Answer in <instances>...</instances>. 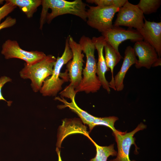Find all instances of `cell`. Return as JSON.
<instances>
[{
  "label": "cell",
  "instance_id": "cell-21",
  "mask_svg": "<svg viewBox=\"0 0 161 161\" xmlns=\"http://www.w3.org/2000/svg\"><path fill=\"white\" fill-rule=\"evenodd\" d=\"M86 2L103 7L114 6L120 8L127 0H87Z\"/></svg>",
  "mask_w": 161,
  "mask_h": 161
},
{
  "label": "cell",
  "instance_id": "cell-19",
  "mask_svg": "<svg viewBox=\"0 0 161 161\" xmlns=\"http://www.w3.org/2000/svg\"><path fill=\"white\" fill-rule=\"evenodd\" d=\"M161 0H140L137 5L143 14L155 13L160 7Z\"/></svg>",
  "mask_w": 161,
  "mask_h": 161
},
{
  "label": "cell",
  "instance_id": "cell-6",
  "mask_svg": "<svg viewBox=\"0 0 161 161\" xmlns=\"http://www.w3.org/2000/svg\"><path fill=\"white\" fill-rule=\"evenodd\" d=\"M1 53L6 59H19L25 61L28 65H32L40 62L47 55L41 51L25 50L20 47L17 41L10 39L7 40L3 44Z\"/></svg>",
  "mask_w": 161,
  "mask_h": 161
},
{
  "label": "cell",
  "instance_id": "cell-27",
  "mask_svg": "<svg viewBox=\"0 0 161 161\" xmlns=\"http://www.w3.org/2000/svg\"><path fill=\"white\" fill-rule=\"evenodd\" d=\"M4 1L3 0H0V4H3Z\"/></svg>",
  "mask_w": 161,
  "mask_h": 161
},
{
  "label": "cell",
  "instance_id": "cell-26",
  "mask_svg": "<svg viewBox=\"0 0 161 161\" xmlns=\"http://www.w3.org/2000/svg\"><path fill=\"white\" fill-rule=\"evenodd\" d=\"M56 151L58 156V161H62L60 155V151L59 148H56Z\"/></svg>",
  "mask_w": 161,
  "mask_h": 161
},
{
  "label": "cell",
  "instance_id": "cell-16",
  "mask_svg": "<svg viewBox=\"0 0 161 161\" xmlns=\"http://www.w3.org/2000/svg\"><path fill=\"white\" fill-rule=\"evenodd\" d=\"M104 49L105 52V59L108 67L111 71L112 78L109 82V86L116 90L114 86L113 71L114 68L122 58L119 52L116 51L108 42L106 41Z\"/></svg>",
  "mask_w": 161,
  "mask_h": 161
},
{
  "label": "cell",
  "instance_id": "cell-11",
  "mask_svg": "<svg viewBox=\"0 0 161 161\" xmlns=\"http://www.w3.org/2000/svg\"><path fill=\"white\" fill-rule=\"evenodd\" d=\"M76 93L74 88L68 86L60 93L61 97H56L55 100L63 103V104L58 106L59 108H69L77 114L83 123L89 126L93 123L96 117L91 115L77 106L75 100Z\"/></svg>",
  "mask_w": 161,
  "mask_h": 161
},
{
  "label": "cell",
  "instance_id": "cell-7",
  "mask_svg": "<svg viewBox=\"0 0 161 161\" xmlns=\"http://www.w3.org/2000/svg\"><path fill=\"white\" fill-rule=\"evenodd\" d=\"M69 47L72 53V59L67 64L66 68L70 83L69 85L75 89L82 79L84 55L81 47L70 35L68 37Z\"/></svg>",
  "mask_w": 161,
  "mask_h": 161
},
{
  "label": "cell",
  "instance_id": "cell-10",
  "mask_svg": "<svg viewBox=\"0 0 161 161\" xmlns=\"http://www.w3.org/2000/svg\"><path fill=\"white\" fill-rule=\"evenodd\" d=\"M102 34L106 41L118 52H119V45L126 40H129L131 42H136L143 40L142 36L136 30L131 28L126 30L114 25L112 28Z\"/></svg>",
  "mask_w": 161,
  "mask_h": 161
},
{
  "label": "cell",
  "instance_id": "cell-5",
  "mask_svg": "<svg viewBox=\"0 0 161 161\" xmlns=\"http://www.w3.org/2000/svg\"><path fill=\"white\" fill-rule=\"evenodd\" d=\"M87 10V23L89 26L104 33L113 27L112 20L120 8L114 7L89 6Z\"/></svg>",
  "mask_w": 161,
  "mask_h": 161
},
{
  "label": "cell",
  "instance_id": "cell-9",
  "mask_svg": "<svg viewBox=\"0 0 161 161\" xmlns=\"http://www.w3.org/2000/svg\"><path fill=\"white\" fill-rule=\"evenodd\" d=\"M146 126L142 123L139 124L134 130L129 133L126 131L121 132L116 130L113 132L117 144L118 152L117 157L110 161H131L129 159V154L131 145L134 144L137 148L135 143L134 134L138 131L145 129Z\"/></svg>",
  "mask_w": 161,
  "mask_h": 161
},
{
  "label": "cell",
  "instance_id": "cell-14",
  "mask_svg": "<svg viewBox=\"0 0 161 161\" xmlns=\"http://www.w3.org/2000/svg\"><path fill=\"white\" fill-rule=\"evenodd\" d=\"M92 40L98 53L97 74L101 86L109 94L110 92V89L109 82L106 79L105 74L110 69L106 65L103 53L104 47L106 41L103 36L93 37Z\"/></svg>",
  "mask_w": 161,
  "mask_h": 161
},
{
  "label": "cell",
  "instance_id": "cell-15",
  "mask_svg": "<svg viewBox=\"0 0 161 161\" xmlns=\"http://www.w3.org/2000/svg\"><path fill=\"white\" fill-rule=\"evenodd\" d=\"M137 60L133 48L130 46H127L125 51L123 62L121 68L114 76V86L116 91H121L123 89V81L126 75L130 68L136 63Z\"/></svg>",
  "mask_w": 161,
  "mask_h": 161
},
{
  "label": "cell",
  "instance_id": "cell-13",
  "mask_svg": "<svg viewBox=\"0 0 161 161\" xmlns=\"http://www.w3.org/2000/svg\"><path fill=\"white\" fill-rule=\"evenodd\" d=\"M142 27L137 31L144 41L154 48L159 57L161 56V22L150 21L145 18Z\"/></svg>",
  "mask_w": 161,
  "mask_h": 161
},
{
  "label": "cell",
  "instance_id": "cell-1",
  "mask_svg": "<svg viewBox=\"0 0 161 161\" xmlns=\"http://www.w3.org/2000/svg\"><path fill=\"white\" fill-rule=\"evenodd\" d=\"M79 44L85 54L86 60V66L83 69L82 80L75 91L76 93L82 92L87 94L96 92L102 86L97 76L95 45L92 39L84 35L80 38Z\"/></svg>",
  "mask_w": 161,
  "mask_h": 161
},
{
  "label": "cell",
  "instance_id": "cell-12",
  "mask_svg": "<svg viewBox=\"0 0 161 161\" xmlns=\"http://www.w3.org/2000/svg\"><path fill=\"white\" fill-rule=\"evenodd\" d=\"M133 49L136 56L138 58L135 64L137 69L144 67L150 69L158 58L154 48L144 41L135 42Z\"/></svg>",
  "mask_w": 161,
  "mask_h": 161
},
{
  "label": "cell",
  "instance_id": "cell-23",
  "mask_svg": "<svg viewBox=\"0 0 161 161\" xmlns=\"http://www.w3.org/2000/svg\"><path fill=\"white\" fill-rule=\"evenodd\" d=\"M16 22V20L15 18L8 16L0 24V31L5 28H9L14 25Z\"/></svg>",
  "mask_w": 161,
  "mask_h": 161
},
{
  "label": "cell",
  "instance_id": "cell-8",
  "mask_svg": "<svg viewBox=\"0 0 161 161\" xmlns=\"http://www.w3.org/2000/svg\"><path fill=\"white\" fill-rule=\"evenodd\" d=\"M117 13L114 26L134 27L137 30L142 27L144 23L143 14L137 5L132 4L127 0Z\"/></svg>",
  "mask_w": 161,
  "mask_h": 161
},
{
  "label": "cell",
  "instance_id": "cell-2",
  "mask_svg": "<svg viewBox=\"0 0 161 161\" xmlns=\"http://www.w3.org/2000/svg\"><path fill=\"white\" fill-rule=\"evenodd\" d=\"M40 19V29L45 22L50 23L58 16L65 14L77 16L85 21L87 20L86 4L81 0L68 1L65 0H43Z\"/></svg>",
  "mask_w": 161,
  "mask_h": 161
},
{
  "label": "cell",
  "instance_id": "cell-20",
  "mask_svg": "<svg viewBox=\"0 0 161 161\" xmlns=\"http://www.w3.org/2000/svg\"><path fill=\"white\" fill-rule=\"evenodd\" d=\"M118 119L117 117L115 116H110L103 117H95L93 123L89 126L91 131L95 126L99 125H102L110 128L113 132L116 130L114 127L115 122Z\"/></svg>",
  "mask_w": 161,
  "mask_h": 161
},
{
  "label": "cell",
  "instance_id": "cell-25",
  "mask_svg": "<svg viewBox=\"0 0 161 161\" xmlns=\"http://www.w3.org/2000/svg\"><path fill=\"white\" fill-rule=\"evenodd\" d=\"M161 58L160 57H159L157 61L153 64L152 67H156L161 66Z\"/></svg>",
  "mask_w": 161,
  "mask_h": 161
},
{
  "label": "cell",
  "instance_id": "cell-3",
  "mask_svg": "<svg viewBox=\"0 0 161 161\" xmlns=\"http://www.w3.org/2000/svg\"><path fill=\"white\" fill-rule=\"evenodd\" d=\"M72 58V53L69 47L68 37L66 40L64 52L60 57H58L54 65L52 75L44 81L40 91L44 96H56L62 89V86L69 80L67 70L61 73L63 66L67 64Z\"/></svg>",
  "mask_w": 161,
  "mask_h": 161
},
{
  "label": "cell",
  "instance_id": "cell-18",
  "mask_svg": "<svg viewBox=\"0 0 161 161\" xmlns=\"http://www.w3.org/2000/svg\"><path fill=\"white\" fill-rule=\"evenodd\" d=\"M88 138L94 144L96 150L95 157L89 161H107L109 156H117V152L114 149V144L109 146H101L97 145L90 137Z\"/></svg>",
  "mask_w": 161,
  "mask_h": 161
},
{
  "label": "cell",
  "instance_id": "cell-4",
  "mask_svg": "<svg viewBox=\"0 0 161 161\" xmlns=\"http://www.w3.org/2000/svg\"><path fill=\"white\" fill-rule=\"evenodd\" d=\"M57 58L49 55L41 61L32 65L26 63L19 72L20 77L31 81V86L33 91H40L45 80L53 73Z\"/></svg>",
  "mask_w": 161,
  "mask_h": 161
},
{
  "label": "cell",
  "instance_id": "cell-17",
  "mask_svg": "<svg viewBox=\"0 0 161 161\" xmlns=\"http://www.w3.org/2000/svg\"><path fill=\"white\" fill-rule=\"evenodd\" d=\"M24 13L27 17L31 18L41 4V0H9Z\"/></svg>",
  "mask_w": 161,
  "mask_h": 161
},
{
  "label": "cell",
  "instance_id": "cell-22",
  "mask_svg": "<svg viewBox=\"0 0 161 161\" xmlns=\"http://www.w3.org/2000/svg\"><path fill=\"white\" fill-rule=\"evenodd\" d=\"M5 1L6 3L5 4L0 7V24L2 19L13 11L17 7L9 0Z\"/></svg>",
  "mask_w": 161,
  "mask_h": 161
},
{
  "label": "cell",
  "instance_id": "cell-24",
  "mask_svg": "<svg viewBox=\"0 0 161 161\" xmlns=\"http://www.w3.org/2000/svg\"><path fill=\"white\" fill-rule=\"evenodd\" d=\"M12 80V79L10 78L4 76L0 78V100H4L7 102L8 105H11L12 102L7 101L2 96L1 89L4 85L7 82H11Z\"/></svg>",
  "mask_w": 161,
  "mask_h": 161
}]
</instances>
